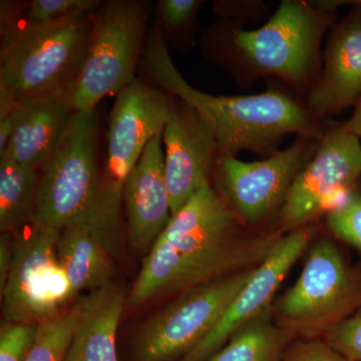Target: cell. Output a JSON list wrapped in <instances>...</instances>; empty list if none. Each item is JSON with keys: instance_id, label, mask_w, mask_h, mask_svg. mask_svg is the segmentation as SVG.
I'll return each instance as SVG.
<instances>
[{"instance_id": "7a4b0ae2", "label": "cell", "mask_w": 361, "mask_h": 361, "mask_svg": "<svg viewBox=\"0 0 361 361\" xmlns=\"http://www.w3.org/2000/svg\"><path fill=\"white\" fill-rule=\"evenodd\" d=\"M139 66L151 84L191 106L212 130L219 154L249 151L268 158L284 137L322 140L334 125L298 97L269 89L250 96H213L195 89L176 68L167 42L155 26L147 35Z\"/></svg>"}, {"instance_id": "8992f818", "label": "cell", "mask_w": 361, "mask_h": 361, "mask_svg": "<svg viewBox=\"0 0 361 361\" xmlns=\"http://www.w3.org/2000/svg\"><path fill=\"white\" fill-rule=\"evenodd\" d=\"M149 4L142 0H109L94 16L82 70L71 90L73 111H90L104 97L135 80L148 35Z\"/></svg>"}, {"instance_id": "5bb4252c", "label": "cell", "mask_w": 361, "mask_h": 361, "mask_svg": "<svg viewBox=\"0 0 361 361\" xmlns=\"http://www.w3.org/2000/svg\"><path fill=\"white\" fill-rule=\"evenodd\" d=\"M163 142L166 183L173 216L201 189L211 185L219 147L205 121L179 99L164 130Z\"/></svg>"}, {"instance_id": "ba28073f", "label": "cell", "mask_w": 361, "mask_h": 361, "mask_svg": "<svg viewBox=\"0 0 361 361\" xmlns=\"http://www.w3.org/2000/svg\"><path fill=\"white\" fill-rule=\"evenodd\" d=\"M254 269L218 278L183 292L151 316L135 338L137 361H169L188 355L217 326Z\"/></svg>"}, {"instance_id": "4316f807", "label": "cell", "mask_w": 361, "mask_h": 361, "mask_svg": "<svg viewBox=\"0 0 361 361\" xmlns=\"http://www.w3.org/2000/svg\"><path fill=\"white\" fill-rule=\"evenodd\" d=\"M282 361H348L325 341L306 339L287 348Z\"/></svg>"}, {"instance_id": "7402d4cb", "label": "cell", "mask_w": 361, "mask_h": 361, "mask_svg": "<svg viewBox=\"0 0 361 361\" xmlns=\"http://www.w3.org/2000/svg\"><path fill=\"white\" fill-rule=\"evenodd\" d=\"M80 317L78 303L56 317L37 323L35 338L25 361H65Z\"/></svg>"}, {"instance_id": "d4e9b609", "label": "cell", "mask_w": 361, "mask_h": 361, "mask_svg": "<svg viewBox=\"0 0 361 361\" xmlns=\"http://www.w3.org/2000/svg\"><path fill=\"white\" fill-rule=\"evenodd\" d=\"M325 342L348 361H361V307L325 334Z\"/></svg>"}, {"instance_id": "ac0fdd59", "label": "cell", "mask_w": 361, "mask_h": 361, "mask_svg": "<svg viewBox=\"0 0 361 361\" xmlns=\"http://www.w3.org/2000/svg\"><path fill=\"white\" fill-rule=\"evenodd\" d=\"M80 317L65 361H118L116 330L127 303L111 283L78 301Z\"/></svg>"}, {"instance_id": "603a6c76", "label": "cell", "mask_w": 361, "mask_h": 361, "mask_svg": "<svg viewBox=\"0 0 361 361\" xmlns=\"http://www.w3.org/2000/svg\"><path fill=\"white\" fill-rule=\"evenodd\" d=\"M203 0H159L156 6L157 30L171 42L191 39Z\"/></svg>"}, {"instance_id": "f1b7e54d", "label": "cell", "mask_w": 361, "mask_h": 361, "mask_svg": "<svg viewBox=\"0 0 361 361\" xmlns=\"http://www.w3.org/2000/svg\"><path fill=\"white\" fill-rule=\"evenodd\" d=\"M14 237L13 233H4L0 241V289L4 288L13 264Z\"/></svg>"}, {"instance_id": "7c38bea8", "label": "cell", "mask_w": 361, "mask_h": 361, "mask_svg": "<svg viewBox=\"0 0 361 361\" xmlns=\"http://www.w3.org/2000/svg\"><path fill=\"white\" fill-rule=\"evenodd\" d=\"M360 177V137L334 123L292 183L279 210L281 229L289 233L307 225L330 197L353 189Z\"/></svg>"}, {"instance_id": "52a82bcc", "label": "cell", "mask_w": 361, "mask_h": 361, "mask_svg": "<svg viewBox=\"0 0 361 361\" xmlns=\"http://www.w3.org/2000/svg\"><path fill=\"white\" fill-rule=\"evenodd\" d=\"M361 301V278L355 276L329 239L313 244L298 279L277 304L275 322L293 337L316 339Z\"/></svg>"}, {"instance_id": "3957f363", "label": "cell", "mask_w": 361, "mask_h": 361, "mask_svg": "<svg viewBox=\"0 0 361 361\" xmlns=\"http://www.w3.org/2000/svg\"><path fill=\"white\" fill-rule=\"evenodd\" d=\"M336 18V9L316 1L283 0L256 30L229 20L212 23L202 35V54L240 87L276 77L305 101L322 73L323 37Z\"/></svg>"}, {"instance_id": "5b68a950", "label": "cell", "mask_w": 361, "mask_h": 361, "mask_svg": "<svg viewBox=\"0 0 361 361\" xmlns=\"http://www.w3.org/2000/svg\"><path fill=\"white\" fill-rule=\"evenodd\" d=\"M94 13L0 35V121L23 97L71 92L87 58Z\"/></svg>"}, {"instance_id": "e0dca14e", "label": "cell", "mask_w": 361, "mask_h": 361, "mask_svg": "<svg viewBox=\"0 0 361 361\" xmlns=\"http://www.w3.org/2000/svg\"><path fill=\"white\" fill-rule=\"evenodd\" d=\"M70 90L23 97L11 115V135L4 155L23 165L39 169L56 151L73 111Z\"/></svg>"}, {"instance_id": "9a60e30c", "label": "cell", "mask_w": 361, "mask_h": 361, "mask_svg": "<svg viewBox=\"0 0 361 361\" xmlns=\"http://www.w3.org/2000/svg\"><path fill=\"white\" fill-rule=\"evenodd\" d=\"M317 84L304 103L319 118L355 106L361 97V6H353L329 30Z\"/></svg>"}, {"instance_id": "cb8c5ba5", "label": "cell", "mask_w": 361, "mask_h": 361, "mask_svg": "<svg viewBox=\"0 0 361 361\" xmlns=\"http://www.w3.org/2000/svg\"><path fill=\"white\" fill-rule=\"evenodd\" d=\"M326 222L334 236L361 252V177L342 203L329 211Z\"/></svg>"}, {"instance_id": "277c9868", "label": "cell", "mask_w": 361, "mask_h": 361, "mask_svg": "<svg viewBox=\"0 0 361 361\" xmlns=\"http://www.w3.org/2000/svg\"><path fill=\"white\" fill-rule=\"evenodd\" d=\"M94 111H73L56 151L39 168L32 225L80 228L118 258L122 250V199L104 182L97 158Z\"/></svg>"}, {"instance_id": "d6986e66", "label": "cell", "mask_w": 361, "mask_h": 361, "mask_svg": "<svg viewBox=\"0 0 361 361\" xmlns=\"http://www.w3.org/2000/svg\"><path fill=\"white\" fill-rule=\"evenodd\" d=\"M56 255L75 295L111 284V256L90 233L68 227L59 231Z\"/></svg>"}, {"instance_id": "484cf974", "label": "cell", "mask_w": 361, "mask_h": 361, "mask_svg": "<svg viewBox=\"0 0 361 361\" xmlns=\"http://www.w3.org/2000/svg\"><path fill=\"white\" fill-rule=\"evenodd\" d=\"M37 332L33 323L1 322L0 361H25L32 348Z\"/></svg>"}, {"instance_id": "83f0119b", "label": "cell", "mask_w": 361, "mask_h": 361, "mask_svg": "<svg viewBox=\"0 0 361 361\" xmlns=\"http://www.w3.org/2000/svg\"><path fill=\"white\" fill-rule=\"evenodd\" d=\"M213 6L221 20L243 25L249 18L263 13L265 4L260 1H215Z\"/></svg>"}, {"instance_id": "8fae6325", "label": "cell", "mask_w": 361, "mask_h": 361, "mask_svg": "<svg viewBox=\"0 0 361 361\" xmlns=\"http://www.w3.org/2000/svg\"><path fill=\"white\" fill-rule=\"evenodd\" d=\"M175 102L165 90L137 78L116 94L102 172L104 184L118 198L123 200L126 180L149 142L163 134Z\"/></svg>"}, {"instance_id": "f546056e", "label": "cell", "mask_w": 361, "mask_h": 361, "mask_svg": "<svg viewBox=\"0 0 361 361\" xmlns=\"http://www.w3.org/2000/svg\"><path fill=\"white\" fill-rule=\"evenodd\" d=\"M342 127L356 137H361V97L355 104L353 116L345 123H342Z\"/></svg>"}, {"instance_id": "2e32d148", "label": "cell", "mask_w": 361, "mask_h": 361, "mask_svg": "<svg viewBox=\"0 0 361 361\" xmlns=\"http://www.w3.org/2000/svg\"><path fill=\"white\" fill-rule=\"evenodd\" d=\"M161 142L163 134L149 142L123 186L128 239L145 256L172 218Z\"/></svg>"}, {"instance_id": "30bf717a", "label": "cell", "mask_w": 361, "mask_h": 361, "mask_svg": "<svg viewBox=\"0 0 361 361\" xmlns=\"http://www.w3.org/2000/svg\"><path fill=\"white\" fill-rule=\"evenodd\" d=\"M320 140L297 137L288 148L261 161L219 154L214 167L216 191L244 224H255L281 208L296 176L317 153Z\"/></svg>"}, {"instance_id": "44dd1931", "label": "cell", "mask_w": 361, "mask_h": 361, "mask_svg": "<svg viewBox=\"0 0 361 361\" xmlns=\"http://www.w3.org/2000/svg\"><path fill=\"white\" fill-rule=\"evenodd\" d=\"M39 169L9 159H0V230L20 231L32 224L37 190Z\"/></svg>"}, {"instance_id": "4fadbf2b", "label": "cell", "mask_w": 361, "mask_h": 361, "mask_svg": "<svg viewBox=\"0 0 361 361\" xmlns=\"http://www.w3.org/2000/svg\"><path fill=\"white\" fill-rule=\"evenodd\" d=\"M311 235L312 228L306 225L280 237L267 257L254 269L217 326L180 361L208 360L237 330L269 310L280 285L310 244Z\"/></svg>"}, {"instance_id": "ffe728a7", "label": "cell", "mask_w": 361, "mask_h": 361, "mask_svg": "<svg viewBox=\"0 0 361 361\" xmlns=\"http://www.w3.org/2000/svg\"><path fill=\"white\" fill-rule=\"evenodd\" d=\"M292 339L267 310L237 330L206 361H282Z\"/></svg>"}, {"instance_id": "4dcf8cb0", "label": "cell", "mask_w": 361, "mask_h": 361, "mask_svg": "<svg viewBox=\"0 0 361 361\" xmlns=\"http://www.w3.org/2000/svg\"><path fill=\"white\" fill-rule=\"evenodd\" d=\"M320 6L329 7V8L337 9V7L341 6H361V0H353V1H345V0H327V1H317Z\"/></svg>"}, {"instance_id": "9c48e42d", "label": "cell", "mask_w": 361, "mask_h": 361, "mask_svg": "<svg viewBox=\"0 0 361 361\" xmlns=\"http://www.w3.org/2000/svg\"><path fill=\"white\" fill-rule=\"evenodd\" d=\"M20 231L1 288L2 313L6 322L37 324L59 315L75 293L56 255L59 231L32 224Z\"/></svg>"}, {"instance_id": "6da1fadb", "label": "cell", "mask_w": 361, "mask_h": 361, "mask_svg": "<svg viewBox=\"0 0 361 361\" xmlns=\"http://www.w3.org/2000/svg\"><path fill=\"white\" fill-rule=\"evenodd\" d=\"M243 225L212 185L204 187L172 216L145 256L129 307L257 267L281 235L250 234Z\"/></svg>"}]
</instances>
